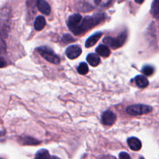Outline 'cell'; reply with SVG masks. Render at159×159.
Wrapping results in <instances>:
<instances>
[{
	"instance_id": "1",
	"label": "cell",
	"mask_w": 159,
	"mask_h": 159,
	"mask_svg": "<svg viewBox=\"0 0 159 159\" xmlns=\"http://www.w3.org/2000/svg\"><path fill=\"white\" fill-rule=\"evenodd\" d=\"M105 19L106 15L104 13H97L92 16H85V18L82 19V21L81 23L80 34L95 27L98 24L103 22Z\"/></svg>"
},
{
	"instance_id": "2",
	"label": "cell",
	"mask_w": 159,
	"mask_h": 159,
	"mask_svg": "<svg viewBox=\"0 0 159 159\" xmlns=\"http://www.w3.org/2000/svg\"><path fill=\"white\" fill-rule=\"evenodd\" d=\"M127 37V34L126 32H124L120 34L119 36H117V37H116V38H113L111 37H106L102 40V42L105 43L106 46L111 47L113 49H116L118 48H120L125 43Z\"/></svg>"
},
{
	"instance_id": "3",
	"label": "cell",
	"mask_w": 159,
	"mask_h": 159,
	"mask_svg": "<svg viewBox=\"0 0 159 159\" xmlns=\"http://www.w3.org/2000/svg\"><path fill=\"white\" fill-rule=\"evenodd\" d=\"M82 17L80 14H73L68 17V26L70 30L75 35H80V26L82 21Z\"/></svg>"
},
{
	"instance_id": "4",
	"label": "cell",
	"mask_w": 159,
	"mask_h": 159,
	"mask_svg": "<svg viewBox=\"0 0 159 159\" xmlns=\"http://www.w3.org/2000/svg\"><path fill=\"white\" fill-rule=\"evenodd\" d=\"M37 50L39 54L48 61L54 64V65H57V64L60 63L59 57L57 54H54V52L51 48H48V47H40Z\"/></svg>"
},
{
	"instance_id": "5",
	"label": "cell",
	"mask_w": 159,
	"mask_h": 159,
	"mask_svg": "<svg viewBox=\"0 0 159 159\" xmlns=\"http://www.w3.org/2000/svg\"><path fill=\"white\" fill-rule=\"evenodd\" d=\"M152 111V107L143 104H136L130 106L127 108V113L131 116H140V115L147 114Z\"/></svg>"
},
{
	"instance_id": "6",
	"label": "cell",
	"mask_w": 159,
	"mask_h": 159,
	"mask_svg": "<svg viewBox=\"0 0 159 159\" xmlns=\"http://www.w3.org/2000/svg\"><path fill=\"white\" fill-rule=\"evenodd\" d=\"M102 123L104 125L111 126L114 124L116 120V116L113 112L110 110L105 111L102 114Z\"/></svg>"
},
{
	"instance_id": "7",
	"label": "cell",
	"mask_w": 159,
	"mask_h": 159,
	"mask_svg": "<svg viewBox=\"0 0 159 159\" xmlns=\"http://www.w3.org/2000/svg\"><path fill=\"white\" fill-rule=\"evenodd\" d=\"M82 52V48L80 47H79L78 45H71L67 48L65 54L69 59H75L79 57Z\"/></svg>"
},
{
	"instance_id": "8",
	"label": "cell",
	"mask_w": 159,
	"mask_h": 159,
	"mask_svg": "<svg viewBox=\"0 0 159 159\" xmlns=\"http://www.w3.org/2000/svg\"><path fill=\"white\" fill-rule=\"evenodd\" d=\"M36 5L38 10L44 15H49L51 13V6L45 0H37Z\"/></svg>"
},
{
	"instance_id": "9",
	"label": "cell",
	"mask_w": 159,
	"mask_h": 159,
	"mask_svg": "<svg viewBox=\"0 0 159 159\" xmlns=\"http://www.w3.org/2000/svg\"><path fill=\"white\" fill-rule=\"evenodd\" d=\"M127 144H128L129 148L131 150L135 151V152L140 151L141 149V147H142V144H141V141L138 138H134V137L128 138V140H127Z\"/></svg>"
},
{
	"instance_id": "10",
	"label": "cell",
	"mask_w": 159,
	"mask_h": 159,
	"mask_svg": "<svg viewBox=\"0 0 159 159\" xmlns=\"http://www.w3.org/2000/svg\"><path fill=\"white\" fill-rule=\"evenodd\" d=\"M102 33L101 32L96 33V34H94L93 35H92L91 37L86 40V42H85V48H91L93 45L96 44V43H97L98 40L100 39L101 37H102Z\"/></svg>"
},
{
	"instance_id": "11",
	"label": "cell",
	"mask_w": 159,
	"mask_h": 159,
	"mask_svg": "<svg viewBox=\"0 0 159 159\" xmlns=\"http://www.w3.org/2000/svg\"><path fill=\"white\" fill-rule=\"evenodd\" d=\"M46 26V20L42 16H39L36 18L35 22H34V28L36 30L40 31L42 30Z\"/></svg>"
},
{
	"instance_id": "12",
	"label": "cell",
	"mask_w": 159,
	"mask_h": 159,
	"mask_svg": "<svg viewBox=\"0 0 159 159\" xmlns=\"http://www.w3.org/2000/svg\"><path fill=\"white\" fill-rule=\"evenodd\" d=\"M86 60L88 63L93 67H96L100 63V57L96 54H89L87 56Z\"/></svg>"
},
{
	"instance_id": "13",
	"label": "cell",
	"mask_w": 159,
	"mask_h": 159,
	"mask_svg": "<svg viewBox=\"0 0 159 159\" xmlns=\"http://www.w3.org/2000/svg\"><path fill=\"white\" fill-rule=\"evenodd\" d=\"M96 51L99 55L104 57H109L110 54V50L109 49L108 47L106 46V45H99V46L96 49Z\"/></svg>"
},
{
	"instance_id": "14",
	"label": "cell",
	"mask_w": 159,
	"mask_h": 159,
	"mask_svg": "<svg viewBox=\"0 0 159 159\" xmlns=\"http://www.w3.org/2000/svg\"><path fill=\"white\" fill-rule=\"evenodd\" d=\"M135 82L136 85L139 88H146L148 85L149 82L144 75H138L135 78Z\"/></svg>"
},
{
	"instance_id": "15",
	"label": "cell",
	"mask_w": 159,
	"mask_h": 159,
	"mask_svg": "<svg viewBox=\"0 0 159 159\" xmlns=\"http://www.w3.org/2000/svg\"><path fill=\"white\" fill-rule=\"evenodd\" d=\"M151 12L155 19L159 20V0H154L152 2Z\"/></svg>"
},
{
	"instance_id": "16",
	"label": "cell",
	"mask_w": 159,
	"mask_h": 159,
	"mask_svg": "<svg viewBox=\"0 0 159 159\" xmlns=\"http://www.w3.org/2000/svg\"><path fill=\"white\" fill-rule=\"evenodd\" d=\"M20 143L25 145H35V144H40V141L30 137H24L21 139Z\"/></svg>"
},
{
	"instance_id": "17",
	"label": "cell",
	"mask_w": 159,
	"mask_h": 159,
	"mask_svg": "<svg viewBox=\"0 0 159 159\" xmlns=\"http://www.w3.org/2000/svg\"><path fill=\"white\" fill-rule=\"evenodd\" d=\"M35 159H51V156L48 150L41 149L36 153Z\"/></svg>"
},
{
	"instance_id": "18",
	"label": "cell",
	"mask_w": 159,
	"mask_h": 159,
	"mask_svg": "<svg viewBox=\"0 0 159 159\" xmlns=\"http://www.w3.org/2000/svg\"><path fill=\"white\" fill-rule=\"evenodd\" d=\"M77 71H78V72L81 75L87 74V73L89 72V67H88V65H87V64L85 63V62H82V63H81L80 65L78 66Z\"/></svg>"
},
{
	"instance_id": "19",
	"label": "cell",
	"mask_w": 159,
	"mask_h": 159,
	"mask_svg": "<svg viewBox=\"0 0 159 159\" xmlns=\"http://www.w3.org/2000/svg\"><path fill=\"white\" fill-rule=\"evenodd\" d=\"M154 71H155V69H154L153 67L149 66V65H146V66H144V68H142L143 74L147 76L152 75L154 73Z\"/></svg>"
},
{
	"instance_id": "20",
	"label": "cell",
	"mask_w": 159,
	"mask_h": 159,
	"mask_svg": "<svg viewBox=\"0 0 159 159\" xmlns=\"http://www.w3.org/2000/svg\"><path fill=\"white\" fill-rule=\"evenodd\" d=\"M63 40L64 42H65V43H69L70 41H74L75 40L71 37V36L66 34V35H65L63 37Z\"/></svg>"
},
{
	"instance_id": "21",
	"label": "cell",
	"mask_w": 159,
	"mask_h": 159,
	"mask_svg": "<svg viewBox=\"0 0 159 159\" xmlns=\"http://www.w3.org/2000/svg\"><path fill=\"white\" fill-rule=\"evenodd\" d=\"M120 159H131L130 155L127 153V152H121L119 155Z\"/></svg>"
},
{
	"instance_id": "22",
	"label": "cell",
	"mask_w": 159,
	"mask_h": 159,
	"mask_svg": "<svg viewBox=\"0 0 159 159\" xmlns=\"http://www.w3.org/2000/svg\"><path fill=\"white\" fill-rule=\"evenodd\" d=\"M135 2H136L137 3H138V4H141V3L144 2V0H134Z\"/></svg>"
},
{
	"instance_id": "23",
	"label": "cell",
	"mask_w": 159,
	"mask_h": 159,
	"mask_svg": "<svg viewBox=\"0 0 159 159\" xmlns=\"http://www.w3.org/2000/svg\"><path fill=\"white\" fill-rule=\"evenodd\" d=\"M101 1H102V0H94V2H95V3H96V5H99V3L101 2Z\"/></svg>"
},
{
	"instance_id": "24",
	"label": "cell",
	"mask_w": 159,
	"mask_h": 159,
	"mask_svg": "<svg viewBox=\"0 0 159 159\" xmlns=\"http://www.w3.org/2000/svg\"><path fill=\"white\" fill-rule=\"evenodd\" d=\"M52 159H60L58 158V157H56V156H53L52 157Z\"/></svg>"
},
{
	"instance_id": "25",
	"label": "cell",
	"mask_w": 159,
	"mask_h": 159,
	"mask_svg": "<svg viewBox=\"0 0 159 159\" xmlns=\"http://www.w3.org/2000/svg\"><path fill=\"white\" fill-rule=\"evenodd\" d=\"M140 159H144V158H142V157H141V158H140Z\"/></svg>"
}]
</instances>
